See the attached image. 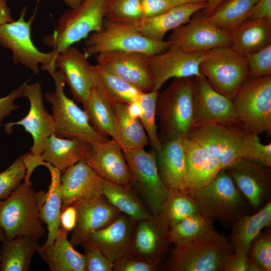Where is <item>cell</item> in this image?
<instances>
[{"label":"cell","instance_id":"1","mask_svg":"<svg viewBox=\"0 0 271 271\" xmlns=\"http://www.w3.org/2000/svg\"><path fill=\"white\" fill-rule=\"evenodd\" d=\"M47 192L36 191L24 180L7 198L0 200V226L6 238L27 236L39 240L45 234L40 213Z\"/></svg>","mask_w":271,"mask_h":271},{"label":"cell","instance_id":"2","mask_svg":"<svg viewBox=\"0 0 271 271\" xmlns=\"http://www.w3.org/2000/svg\"><path fill=\"white\" fill-rule=\"evenodd\" d=\"M162 142L186 137L194 125L193 77L174 78L156 103Z\"/></svg>","mask_w":271,"mask_h":271},{"label":"cell","instance_id":"3","mask_svg":"<svg viewBox=\"0 0 271 271\" xmlns=\"http://www.w3.org/2000/svg\"><path fill=\"white\" fill-rule=\"evenodd\" d=\"M186 191L199 213L213 221L231 226L240 218L248 214L245 198L224 169L208 184Z\"/></svg>","mask_w":271,"mask_h":271},{"label":"cell","instance_id":"4","mask_svg":"<svg viewBox=\"0 0 271 271\" xmlns=\"http://www.w3.org/2000/svg\"><path fill=\"white\" fill-rule=\"evenodd\" d=\"M171 44L169 40L157 41L146 37L139 31L136 24L104 19L101 29L86 38L84 53L88 57L112 51L153 56L163 52Z\"/></svg>","mask_w":271,"mask_h":271},{"label":"cell","instance_id":"5","mask_svg":"<svg viewBox=\"0 0 271 271\" xmlns=\"http://www.w3.org/2000/svg\"><path fill=\"white\" fill-rule=\"evenodd\" d=\"M106 0H83L65 11L52 33L44 36L42 43L57 55L65 48L99 31L105 19Z\"/></svg>","mask_w":271,"mask_h":271},{"label":"cell","instance_id":"6","mask_svg":"<svg viewBox=\"0 0 271 271\" xmlns=\"http://www.w3.org/2000/svg\"><path fill=\"white\" fill-rule=\"evenodd\" d=\"M233 251L229 239L214 229L189 243L174 245L165 264L170 271H219Z\"/></svg>","mask_w":271,"mask_h":271},{"label":"cell","instance_id":"7","mask_svg":"<svg viewBox=\"0 0 271 271\" xmlns=\"http://www.w3.org/2000/svg\"><path fill=\"white\" fill-rule=\"evenodd\" d=\"M48 72L55 85L54 91L45 94V99L51 104L54 121L53 133L61 138L79 139L89 144L107 140V138L93 128L83 109L65 94V81L61 72L52 69Z\"/></svg>","mask_w":271,"mask_h":271},{"label":"cell","instance_id":"8","mask_svg":"<svg viewBox=\"0 0 271 271\" xmlns=\"http://www.w3.org/2000/svg\"><path fill=\"white\" fill-rule=\"evenodd\" d=\"M245 134L271 132V75L249 78L232 100Z\"/></svg>","mask_w":271,"mask_h":271},{"label":"cell","instance_id":"9","mask_svg":"<svg viewBox=\"0 0 271 271\" xmlns=\"http://www.w3.org/2000/svg\"><path fill=\"white\" fill-rule=\"evenodd\" d=\"M200 71L214 89L231 101L249 78L245 57L231 47L207 51Z\"/></svg>","mask_w":271,"mask_h":271},{"label":"cell","instance_id":"10","mask_svg":"<svg viewBox=\"0 0 271 271\" xmlns=\"http://www.w3.org/2000/svg\"><path fill=\"white\" fill-rule=\"evenodd\" d=\"M128 167L130 184L152 215L160 213L168 193L160 177L157 153L145 148L123 150Z\"/></svg>","mask_w":271,"mask_h":271},{"label":"cell","instance_id":"11","mask_svg":"<svg viewBox=\"0 0 271 271\" xmlns=\"http://www.w3.org/2000/svg\"><path fill=\"white\" fill-rule=\"evenodd\" d=\"M27 11V6H25L17 20L0 26V46L12 51L14 63L23 65L35 74L39 73L40 64L41 69L47 72L56 69L54 65L56 56L55 52L52 50L42 52L34 45L31 32L36 12L26 21Z\"/></svg>","mask_w":271,"mask_h":271},{"label":"cell","instance_id":"12","mask_svg":"<svg viewBox=\"0 0 271 271\" xmlns=\"http://www.w3.org/2000/svg\"><path fill=\"white\" fill-rule=\"evenodd\" d=\"M245 136L240 126L209 123L194 126L187 136L206 149L223 169L242 158Z\"/></svg>","mask_w":271,"mask_h":271},{"label":"cell","instance_id":"13","mask_svg":"<svg viewBox=\"0 0 271 271\" xmlns=\"http://www.w3.org/2000/svg\"><path fill=\"white\" fill-rule=\"evenodd\" d=\"M22 96L26 97L29 101L30 107L27 114L18 121L4 124V130L7 133L11 134L13 131V126H22L33 139L30 153L35 157H39L45 149L48 138L54 133L53 117L45 107L42 88L39 82L30 84L27 83Z\"/></svg>","mask_w":271,"mask_h":271},{"label":"cell","instance_id":"14","mask_svg":"<svg viewBox=\"0 0 271 271\" xmlns=\"http://www.w3.org/2000/svg\"><path fill=\"white\" fill-rule=\"evenodd\" d=\"M191 53L231 47V33L211 23L203 14L196 13L187 23L173 30L168 40Z\"/></svg>","mask_w":271,"mask_h":271},{"label":"cell","instance_id":"15","mask_svg":"<svg viewBox=\"0 0 271 271\" xmlns=\"http://www.w3.org/2000/svg\"><path fill=\"white\" fill-rule=\"evenodd\" d=\"M206 52H188L172 43L163 52L152 56L150 66L153 90L160 91L163 85L171 78L202 75L200 71V65Z\"/></svg>","mask_w":271,"mask_h":271},{"label":"cell","instance_id":"16","mask_svg":"<svg viewBox=\"0 0 271 271\" xmlns=\"http://www.w3.org/2000/svg\"><path fill=\"white\" fill-rule=\"evenodd\" d=\"M223 169L253 209L259 210L270 201V167L241 158Z\"/></svg>","mask_w":271,"mask_h":271},{"label":"cell","instance_id":"17","mask_svg":"<svg viewBox=\"0 0 271 271\" xmlns=\"http://www.w3.org/2000/svg\"><path fill=\"white\" fill-rule=\"evenodd\" d=\"M193 80L194 126L216 123L241 127L231 100L214 89L203 75L193 77Z\"/></svg>","mask_w":271,"mask_h":271},{"label":"cell","instance_id":"18","mask_svg":"<svg viewBox=\"0 0 271 271\" xmlns=\"http://www.w3.org/2000/svg\"><path fill=\"white\" fill-rule=\"evenodd\" d=\"M169 225L160 214L137 222L132 245L135 255L158 267L167 255L171 243Z\"/></svg>","mask_w":271,"mask_h":271},{"label":"cell","instance_id":"19","mask_svg":"<svg viewBox=\"0 0 271 271\" xmlns=\"http://www.w3.org/2000/svg\"><path fill=\"white\" fill-rule=\"evenodd\" d=\"M149 55L134 52L112 51L96 55L97 64L133 85L142 92L153 90Z\"/></svg>","mask_w":271,"mask_h":271},{"label":"cell","instance_id":"20","mask_svg":"<svg viewBox=\"0 0 271 271\" xmlns=\"http://www.w3.org/2000/svg\"><path fill=\"white\" fill-rule=\"evenodd\" d=\"M88 57L78 48L71 46L59 52L54 65L62 73L73 99L84 103L96 82Z\"/></svg>","mask_w":271,"mask_h":271},{"label":"cell","instance_id":"21","mask_svg":"<svg viewBox=\"0 0 271 271\" xmlns=\"http://www.w3.org/2000/svg\"><path fill=\"white\" fill-rule=\"evenodd\" d=\"M77 210V222L70 240L74 246L81 245L91 234L113 222L121 212L102 196L73 203Z\"/></svg>","mask_w":271,"mask_h":271},{"label":"cell","instance_id":"22","mask_svg":"<svg viewBox=\"0 0 271 271\" xmlns=\"http://www.w3.org/2000/svg\"><path fill=\"white\" fill-rule=\"evenodd\" d=\"M84 160L103 179L119 185L130 184L129 171L123 150L114 140L90 144Z\"/></svg>","mask_w":271,"mask_h":271},{"label":"cell","instance_id":"23","mask_svg":"<svg viewBox=\"0 0 271 271\" xmlns=\"http://www.w3.org/2000/svg\"><path fill=\"white\" fill-rule=\"evenodd\" d=\"M103 181L84 160L67 168L61 176L62 210L77 201L101 196Z\"/></svg>","mask_w":271,"mask_h":271},{"label":"cell","instance_id":"24","mask_svg":"<svg viewBox=\"0 0 271 271\" xmlns=\"http://www.w3.org/2000/svg\"><path fill=\"white\" fill-rule=\"evenodd\" d=\"M135 222L121 213L109 225L93 232L89 239L95 242L107 258L114 263L125 256L135 255L132 245Z\"/></svg>","mask_w":271,"mask_h":271},{"label":"cell","instance_id":"25","mask_svg":"<svg viewBox=\"0 0 271 271\" xmlns=\"http://www.w3.org/2000/svg\"><path fill=\"white\" fill-rule=\"evenodd\" d=\"M186 158V190L203 186L222 170L203 146L186 136L183 138Z\"/></svg>","mask_w":271,"mask_h":271},{"label":"cell","instance_id":"26","mask_svg":"<svg viewBox=\"0 0 271 271\" xmlns=\"http://www.w3.org/2000/svg\"><path fill=\"white\" fill-rule=\"evenodd\" d=\"M90 144L77 139L64 138L52 133L48 138L45 149L39 157L32 155L34 166L45 162L64 171L77 162L85 159Z\"/></svg>","mask_w":271,"mask_h":271},{"label":"cell","instance_id":"27","mask_svg":"<svg viewBox=\"0 0 271 271\" xmlns=\"http://www.w3.org/2000/svg\"><path fill=\"white\" fill-rule=\"evenodd\" d=\"M157 153L160 177L168 190H186V158L183 138L162 142Z\"/></svg>","mask_w":271,"mask_h":271},{"label":"cell","instance_id":"28","mask_svg":"<svg viewBox=\"0 0 271 271\" xmlns=\"http://www.w3.org/2000/svg\"><path fill=\"white\" fill-rule=\"evenodd\" d=\"M206 2L176 6L156 16L143 18L137 25L139 31L152 40L163 41L166 34L187 23L194 14L203 10Z\"/></svg>","mask_w":271,"mask_h":271},{"label":"cell","instance_id":"29","mask_svg":"<svg viewBox=\"0 0 271 271\" xmlns=\"http://www.w3.org/2000/svg\"><path fill=\"white\" fill-rule=\"evenodd\" d=\"M67 233L60 228L50 245H40L38 253L51 271H85L83 254L68 240Z\"/></svg>","mask_w":271,"mask_h":271},{"label":"cell","instance_id":"30","mask_svg":"<svg viewBox=\"0 0 271 271\" xmlns=\"http://www.w3.org/2000/svg\"><path fill=\"white\" fill-rule=\"evenodd\" d=\"M230 33L231 47L245 57L271 44V20L248 19Z\"/></svg>","mask_w":271,"mask_h":271},{"label":"cell","instance_id":"31","mask_svg":"<svg viewBox=\"0 0 271 271\" xmlns=\"http://www.w3.org/2000/svg\"><path fill=\"white\" fill-rule=\"evenodd\" d=\"M271 225V201L252 215H244L232 225L229 242L233 251L247 254L253 240L266 227Z\"/></svg>","mask_w":271,"mask_h":271},{"label":"cell","instance_id":"32","mask_svg":"<svg viewBox=\"0 0 271 271\" xmlns=\"http://www.w3.org/2000/svg\"><path fill=\"white\" fill-rule=\"evenodd\" d=\"M102 195L121 213L136 222L153 215L130 184L119 185L104 180Z\"/></svg>","mask_w":271,"mask_h":271},{"label":"cell","instance_id":"33","mask_svg":"<svg viewBox=\"0 0 271 271\" xmlns=\"http://www.w3.org/2000/svg\"><path fill=\"white\" fill-rule=\"evenodd\" d=\"M40 246L39 240L27 236L6 238L1 244V271H28Z\"/></svg>","mask_w":271,"mask_h":271},{"label":"cell","instance_id":"34","mask_svg":"<svg viewBox=\"0 0 271 271\" xmlns=\"http://www.w3.org/2000/svg\"><path fill=\"white\" fill-rule=\"evenodd\" d=\"M39 165L45 166L51 176V182L46 199L40 213L41 220L47 227L48 234L44 245L48 246L52 244L60 228V215L62 211L60 187L61 171L45 162H41Z\"/></svg>","mask_w":271,"mask_h":271},{"label":"cell","instance_id":"35","mask_svg":"<svg viewBox=\"0 0 271 271\" xmlns=\"http://www.w3.org/2000/svg\"><path fill=\"white\" fill-rule=\"evenodd\" d=\"M96 86L112 104H128L138 101L143 92L136 87L120 78L99 64L92 65Z\"/></svg>","mask_w":271,"mask_h":271},{"label":"cell","instance_id":"36","mask_svg":"<svg viewBox=\"0 0 271 271\" xmlns=\"http://www.w3.org/2000/svg\"><path fill=\"white\" fill-rule=\"evenodd\" d=\"M82 105L93 128L101 136L113 139L116 126L113 105L96 87L91 90Z\"/></svg>","mask_w":271,"mask_h":271},{"label":"cell","instance_id":"37","mask_svg":"<svg viewBox=\"0 0 271 271\" xmlns=\"http://www.w3.org/2000/svg\"><path fill=\"white\" fill-rule=\"evenodd\" d=\"M114 106L116 126L114 138L122 150L145 148L150 144L147 133L139 119L127 113V104L116 103Z\"/></svg>","mask_w":271,"mask_h":271},{"label":"cell","instance_id":"38","mask_svg":"<svg viewBox=\"0 0 271 271\" xmlns=\"http://www.w3.org/2000/svg\"><path fill=\"white\" fill-rule=\"evenodd\" d=\"M258 0H224L207 18L217 27L231 32L248 19Z\"/></svg>","mask_w":271,"mask_h":271},{"label":"cell","instance_id":"39","mask_svg":"<svg viewBox=\"0 0 271 271\" xmlns=\"http://www.w3.org/2000/svg\"><path fill=\"white\" fill-rule=\"evenodd\" d=\"M213 222L200 213L189 216L170 227V240L174 245L192 242L215 229Z\"/></svg>","mask_w":271,"mask_h":271},{"label":"cell","instance_id":"40","mask_svg":"<svg viewBox=\"0 0 271 271\" xmlns=\"http://www.w3.org/2000/svg\"><path fill=\"white\" fill-rule=\"evenodd\" d=\"M198 213L196 205L186 190H170L159 214L170 227L182 220Z\"/></svg>","mask_w":271,"mask_h":271},{"label":"cell","instance_id":"41","mask_svg":"<svg viewBox=\"0 0 271 271\" xmlns=\"http://www.w3.org/2000/svg\"><path fill=\"white\" fill-rule=\"evenodd\" d=\"M159 91L143 92L139 101L142 107V113L139 118L148 137L152 150L157 153L162 147L156 124V103Z\"/></svg>","mask_w":271,"mask_h":271},{"label":"cell","instance_id":"42","mask_svg":"<svg viewBox=\"0 0 271 271\" xmlns=\"http://www.w3.org/2000/svg\"><path fill=\"white\" fill-rule=\"evenodd\" d=\"M143 18L141 0H106L107 20L137 25Z\"/></svg>","mask_w":271,"mask_h":271},{"label":"cell","instance_id":"43","mask_svg":"<svg viewBox=\"0 0 271 271\" xmlns=\"http://www.w3.org/2000/svg\"><path fill=\"white\" fill-rule=\"evenodd\" d=\"M247 254L261 271L271 270V232L261 231L251 242Z\"/></svg>","mask_w":271,"mask_h":271},{"label":"cell","instance_id":"44","mask_svg":"<svg viewBox=\"0 0 271 271\" xmlns=\"http://www.w3.org/2000/svg\"><path fill=\"white\" fill-rule=\"evenodd\" d=\"M26 172V167L21 156L0 172V200L7 198L22 183Z\"/></svg>","mask_w":271,"mask_h":271},{"label":"cell","instance_id":"45","mask_svg":"<svg viewBox=\"0 0 271 271\" xmlns=\"http://www.w3.org/2000/svg\"><path fill=\"white\" fill-rule=\"evenodd\" d=\"M242 158L270 168L271 143L266 145L261 143L258 134L256 133L245 134L243 144Z\"/></svg>","mask_w":271,"mask_h":271},{"label":"cell","instance_id":"46","mask_svg":"<svg viewBox=\"0 0 271 271\" xmlns=\"http://www.w3.org/2000/svg\"><path fill=\"white\" fill-rule=\"evenodd\" d=\"M245 57L250 78L271 75V44Z\"/></svg>","mask_w":271,"mask_h":271},{"label":"cell","instance_id":"47","mask_svg":"<svg viewBox=\"0 0 271 271\" xmlns=\"http://www.w3.org/2000/svg\"><path fill=\"white\" fill-rule=\"evenodd\" d=\"M84 249L85 271H112L113 263L104 255L97 244L88 239L81 244Z\"/></svg>","mask_w":271,"mask_h":271},{"label":"cell","instance_id":"48","mask_svg":"<svg viewBox=\"0 0 271 271\" xmlns=\"http://www.w3.org/2000/svg\"><path fill=\"white\" fill-rule=\"evenodd\" d=\"M219 271H261L251 261L247 254L234 251L223 260Z\"/></svg>","mask_w":271,"mask_h":271},{"label":"cell","instance_id":"49","mask_svg":"<svg viewBox=\"0 0 271 271\" xmlns=\"http://www.w3.org/2000/svg\"><path fill=\"white\" fill-rule=\"evenodd\" d=\"M158 268L136 255H131L114 262L112 271H155Z\"/></svg>","mask_w":271,"mask_h":271},{"label":"cell","instance_id":"50","mask_svg":"<svg viewBox=\"0 0 271 271\" xmlns=\"http://www.w3.org/2000/svg\"><path fill=\"white\" fill-rule=\"evenodd\" d=\"M28 81L24 82L18 88L14 89L8 95L0 98V126L3 125L4 119L11 115V113L19 108L15 100L22 96V92Z\"/></svg>","mask_w":271,"mask_h":271},{"label":"cell","instance_id":"51","mask_svg":"<svg viewBox=\"0 0 271 271\" xmlns=\"http://www.w3.org/2000/svg\"><path fill=\"white\" fill-rule=\"evenodd\" d=\"M143 18L162 14L175 6L170 0H141Z\"/></svg>","mask_w":271,"mask_h":271},{"label":"cell","instance_id":"52","mask_svg":"<svg viewBox=\"0 0 271 271\" xmlns=\"http://www.w3.org/2000/svg\"><path fill=\"white\" fill-rule=\"evenodd\" d=\"M77 218V210L74 204L66 207L61 211L60 227L67 233L72 232L76 226Z\"/></svg>","mask_w":271,"mask_h":271},{"label":"cell","instance_id":"53","mask_svg":"<svg viewBox=\"0 0 271 271\" xmlns=\"http://www.w3.org/2000/svg\"><path fill=\"white\" fill-rule=\"evenodd\" d=\"M248 19L271 20V0H258L253 6Z\"/></svg>","mask_w":271,"mask_h":271},{"label":"cell","instance_id":"54","mask_svg":"<svg viewBox=\"0 0 271 271\" xmlns=\"http://www.w3.org/2000/svg\"><path fill=\"white\" fill-rule=\"evenodd\" d=\"M13 21L7 0H0V26Z\"/></svg>","mask_w":271,"mask_h":271},{"label":"cell","instance_id":"55","mask_svg":"<svg viewBox=\"0 0 271 271\" xmlns=\"http://www.w3.org/2000/svg\"><path fill=\"white\" fill-rule=\"evenodd\" d=\"M126 110L128 115L133 118L139 119L142 113V107L139 100L127 104Z\"/></svg>","mask_w":271,"mask_h":271},{"label":"cell","instance_id":"56","mask_svg":"<svg viewBox=\"0 0 271 271\" xmlns=\"http://www.w3.org/2000/svg\"><path fill=\"white\" fill-rule=\"evenodd\" d=\"M224 0H208L205 8L203 9V14L206 17L209 16L216 8Z\"/></svg>","mask_w":271,"mask_h":271},{"label":"cell","instance_id":"57","mask_svg":"<svg viewBox=\"0 0 271 271\" xmlns=\"http://www.w3.org/2000/svg\"><path fill=\"white\" fill-rule=\"evenodd\" d=\"M175 6L194 4L201 2H207L208 0H170Z\"/></svg>","mask_w":271,"mask_h":271},{"label":"cell","instance_id":"58","mask_svg":"<svg viewBox=\"0 0 271 271\" xmlns=\"http://www.w3.org/2000/svg\"><path fill=\"white\" fill-rule=\"evenodd\" d=\"M61 1L63 3H64L69 8H72L78 5L83 0H61Z\"/></svg>","mask_w":271,"mask_h":271},{"label":"cell","instance_id":"59","mask_svg":"<svg viewBox=\"0 0 271 271\" xmlns=\"http://www.w3.org/2000/svg\"><path fill=\"white\" fill-rule=\"evenodd\" d=\"M6 238V236L5 234V232L3 229H2V228L0 226V245L2 242Z\"/></svg>","mask_w":271,"mask_h":271}]
</instances>
